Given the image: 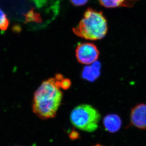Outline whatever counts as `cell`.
Masks as SVG:
<instances>
[{
    "instance_id": "cell-1",
    "label": "cell",
    "mask_w": 146,
    "mask_h": 146,
    "mask_svg": "<svg viewBox=\"0 0 146 146\" xmlns=\"http://www.w3.org/2000/svg\"><path fill=\"white\" fill-rule=\"evenodd\" d=\"M59 81L56 77L43 82L34 93L33 111L42 119L55 118L63 98Z\"/></svg>"
},
{
    "instance_id": "cell-2",
    "label": "cell",
    "mask_w": 146,
    "mask_h": 146,
    "mask_svg": "<svg viewBox=\"0 0 146 146\" xmlns=\"http://www.w3.org/2000/svg\"><path fill=\"white\" fill-rule=\"evenodd\" d=\"M107 31V21L103 13L92 9L86 11L78 25L73 29L77 36L90 40L102 39Z\"/></svg>"
},
{
    "instance_id": "cell-3",
    "label": "cell",
    "mask_w": 146,
    "mask_h": 146,
    "mask_svg": "<svg viewBox=\"0 0 146 146\" xmlns=\"http://www.w3.org/2000/svg\"><path fill=\"white\" fill-rule=\"evenodd\" d=\"M99 111L88 104L79 105L71 112L70 119L74 126L86 132H92L98 127L101 119Z\"/></svg>"
},
{
    "instance_id": "cell-4",
    "label": "cell",
    "mask_w": 146,
    "mask_h": 146,
    "mask_svg": "<svg viewBox=\"0 0 146 146\" xmlns=\"http://www.w3.org/2000/svg\"><path fill=\"white\" fill-rule=\"evenodd\" d=\"M99 55L96 46L89 42L78 44L76 49L77 61L83 65H91L97 61Z\"/></svg>"
},
{
    "instance_id": "cell-5",
    "label": "cell",
    "mask_w": 146,
    "mask_h": 146,
    "mask_svg": "<svg viewBox=\"0 0 146 146\" xmlns=\"http://www.w3.org/2000/svg\"><path fill=\"white\" fill-rule=\"evenodd\" d=\"M131 122L134 126L140 129H146V104H141L131 111Z\"/></svg>"
},
{
    "instance_id": "cell-6",
    "label": "cell",
    "mask_w": 146,
    "mask_h": 146,
    "mask_svg": "<svg viewBox=\"0 0 146 146\" xmlns=\"http://www.w3.org/2000/svg\"><path fill=\"white\" fill-rule=\"evenodd\" d=\"M103 122L106 131L112 133L119 131L122 124L121 118L115 114L106 115L104 119Z\"/></svg>"
},
{
    "instance_id": "cell-7",
    "label": "cell",
    "mask_w": 146,
    "mask_h": 146,
    "mask_svg": "<svg viewBox=\"0 0 146 146\" xmlns=\"http://www.w3.org/2000/svg\"><path fill=\"white\" fill-rule=\"evenodd\" d=\"M101 70V64L95 62L89 66H86L82 72V77L84 80L93 82L99 77Z\"/></svg>"
},
{
    "instance_id": "cell-8",
    "label": "cell",
    "mask_w": 146,
    "mask_h": 146,
    "mask_svg": "<svg viewBox=\"0 0 146 146\" xmlns=\"http://www.w3.org/2000/svg\"><path fill=\"white\" fill-rule=\"evenodd\" d=\"M101 4L108 8H113L123 5L125 0H99Z\"/></svg>"
},
{
    "instance_id": "cell-9",
    "label": "cell",
    "mask_w": 146,
    "mask_h": 146,
    "mask_svg": "<svg viewBox=\"0 0 146 146\" xmlns=\"http://www.w3.org/2000/svg\"><path fill=\"white\" fill-rule=\"evenodd\" d=\"M9 21L4 11L0 8V30L5 31L8 28Z\"/></svg>"
},
{
    "instance_id": "cell-10",
    "label": "cell",
    "mask_w": 146,
    "mask_h": 146,
    "mask_svg": "<svg viewBox=\"0 0 146 146\" xmlns=\"http://www.w3.org/2000/svg\"><path fill=\"white\" fill-rule=\"evenodd\" d=\"M56 78L59 81V85L61 88L66 90L69 88L71 85L70 80L67 78H64L62 74H58L56 76Z\"/></svg>"
},
{
    "instance_id": "cell-11",
    "label": "cell",
    "mask_w": 146,
    "mask_h": 146,
    "mask_svg": "<svg viewBox=\"0 0 146 146\" xmlns=\"http://www.w3.org/2000/svg\"><path fill=\"white\" fill-rule=\"evenodd\" d=\"M72 4L76 6H81L87 3L88 0H70Z\"/></svg>"
},
{
    "instance_id": "cell-12",
    "label": "cell",
    "mask_w": 146,
    "mask_h": 146,
    "mask_svg": "<svg viewBox=\"0 0 146 146\" xmlns=\"http://www.w3.org/2000/svg\"><path fill=\"white\" fill-rule=\"evenodd\" d=\"M101 146V145H96V146Z\"/></svg>"
}]
</instances>
